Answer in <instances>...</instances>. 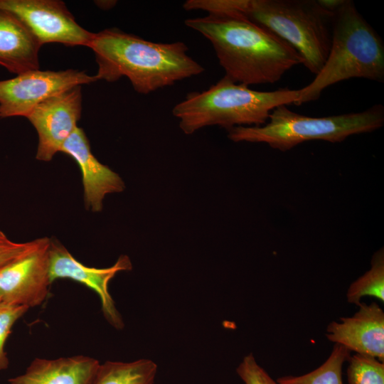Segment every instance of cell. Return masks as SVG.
<instances>
[{
    "instance_id": "cb8c5ba5",
    "label": "cell",
    "mask_w": 384,
    "mask_h": 384,
    "mask_svg": "<svg viewBox=\"0 0 384 384\" xmlns=\"http://www.w3.org/2000/svg\"><path fill=\"white\" fill-rule=\"evenodd\" d=\"M2 301V299H1V293H0V302Z\"/></svg>"
},
{
    "instance_id": "8fae6325",
    "label": "cell",
    "mask_w": 384,
    "mask_h": 384,
    "mask_svg": "<svg viewBox=\"0 0 384 384\" xmlns=\"http://www.w3.org/2000/svg\"><path fill=\"white\" fill-rule=\"evenodd\" d=\"M131 269L132 263L127 255H121L115 264L110 267H87L78 261L63 245L58 242L50 241V277L51 282L57 279H70L95 291L100 298L105 319L117 329H122L124 322L108 291V284L117 272Z\"/></svg>"
},
{
    "instance_id": "ffe728a7",
    "label": "cell",
    "mask_w": 384,
    "mask_h": 384,
    "mask_svg": "<svg viewBox=\"0 0 384 384\" xmlns=\"http://www.w3.org/2000/svg\"><path fill=\"white\" fill-rule=\"evenodd\" d=\"M248 0H188L184 9L204 10L208 14L242 16L247 6Z\"/></svg>"
},
{
    "instance_id": "2e32d148",
    "label": "cell",
    "mask_w": 384,
    "mask_h": 384,
    "mask_svg": "<svg viewBox=\"0 0 384 384\" xmlns=\"http://www.w3.org/2000/svg\"><path fill=\"white\" fill-rule=\"evenodd\" d=\"M157 365L149 359L100 364L92 384H154Z\"/></svg>"
},
{
    "instance_id": "d6986e66",
    "label": "cell",
    "mask_w": 384,
    "mask_h": 384,
    "mask_svg": "<svg viewBox=\"0 0 384 384\" xmlns=\"http://www.w3.org/2000/svg\"><path fill=\"white\" fill-rule=\"evenodd\" d=\"M348 384H384V362L358 353L348 360Z\"/></svg>"
},
{
    "instance_id": "277c9868",
    "label": "cell",
    "mask_w": 384,
    "mask_h": 384,
    "mask_svg": "<svg viewBox=\"0 0 384 384\" xmlns=\"http://www.w3.org/2000/svg\"><path fill=\"white\" fill-rule=\"evenodd\" d=\"M351 78L384 81V45L353 2L343 0L334 13L325 63L314 79L299 89L294 104L314 101L328 87Z\"/></svg>"
},
{
    "instance_id": "44dd1931",
    "label": "cell",
    "mask_w": 384,
    "mask_h": 384,
    "mask_svg": "<svg viewBox=\"0 0 384 384\" xmlns=\"http://www.w3.org/2000/svg\"><path fill=\"white\" fill-rule=\"evenodd\" d=\"M28 309L25 306L0 302V370H6L9 365L4 345L11 327Z\"/></svg>"
},
{
    "instance_id": "7c38bea8",
    "label": "cell",
    "mask_w": 384,
    "mask_h": 384,
    "mask_svg": "<svg viewBox=\"0 0 384 384\" xmlns=\"http://www.w3.org/2000/svg\"><path fill=\"white\" fill-rule=\"evenodd\" d=\"M351 316L341 317L326 328L330 341L341 345L350 352L374 357L384 362V312L375 302H361Z\"/></svg>"
},
{
    "instance_id": "6da1fadb",
    "label": "cell",
    "mask_w": 384,
    "mask_h": 384,
    "mask_svg": "<svg viewBox=\"0 0 384 384\" xmlns=\"http://www.w3.org/2000/svg\"><path fill=\"white\" fill-rule=\"evenodd\" d=\"M185 24L211 43L225 76L237 83H274L303 63L290 44L245 16L208 14Z\"/></svg>"
},
{
    "instance_id": "30bf717a",
    "label": "cell",
    "mask_w": 384,
    "mask_h": 384,
    "mask_svg": "<svg viewBox=\"0 0 384 384\" xmlns=\"http://www.w3.org/2000/svg\"><path fill=\"white\" fill-rule=\"evenodd\" d=\"M50 241L45 237L37 249L0 269L2 301L28 308L37 306L44 302L52 283Z\"/></svg>"
},
{
    "instance_id": "e0dca14e",
    "label": "cell",
    "mask_w": 384,
    "mask_h": 384,
    "mask_svg": "<svg viewBox=\"0 0 384 384\" xmlns=\"http://www.w3.org/2000/svg\"><path fill=\"white\" fill-rule=\"evenodd\" d=\"M351 352L334 343L330 356L319 367L301 375H284L277 379L278 384H343L342 369Z\"/></svg>"
},
{
    "instance_id": "7402d4cb",
    "label": "cell",
    "mask_w": 384,
    "mask_h": 384,
    "mask_svg": "<svg viewBox=\"0 0 384 384\" xmlns=\"http://www.w3.org/2000/svg\"><path fill=\"white\" fill-rule=\"evenodd\" d=\"M43 240L44 238H41L26 242H16L0 230V269L37 249Z\"/></svg>"
},
{
    "instance_id": "3957f363",
    "label": "cell",
    "mask_w": 384,
    "mask_h": 384,
    "mask_svg": "<svg viewBox=\"0 0 384 384\" xmlns=\"http://www.w3.org/2000/svg\"><path fill=\"white\" fill-rule=\"evenodd\" d=\"M299 96V90L257 91L224 76L206 90L188 94L172 113L186 134L210 125L228 131L235 127L262 126L274 109L294 104Z\"/></svg>"
},
{
    "instance_id": "603a6c76",
    "label": "cell",
    "mask_w": 384,
    "mask_h": 384,
    "mask_svg": "<svg viewBox=\"0 0 384 384\" xmlns=\"http://www.w3.org/2000/svg\"><path fill=\"white\" fill-rule=\"evenodd\" d=\"M245 384H278L269 373L260 366L252 353L245 356L236 369Z\"/></svg>"
},
{
    "instance_id": "9c48e42d",
    "label": "cell",
    "mask_w": 384,
    "mask_h": 384,
    "mask_svg": "<svg viewBox=\"0 0 384 384\" xmlns=\"http://www.w3.org/2000/svg\"><path fill=\"white\" fill-rule=\"evenodd\" d=\"M81 112L79 85L48 98L26 117L38 135V160L49 161L60 151L64 142L78 127Z\"/></svg>"
},
{
    "instance_id": "5bb4252c",
    "label": "cell",
    "mask_w": 384,
    "mask_h": 384,
    "mask_svg": "<svg viewBox=\"0 0 384 384\" xmlns=\"http://www.w3.org/2000/svg\"><path fill=\"white\" fill-rule=\"evenodd\" d=\"M100 362L82 355L55 359L36 358L10 384H92Z\"/></svg>"
},
{
    "instance_id": "ba28073f",
    "label": "cell",
    "mask_w": 384,
    "mask_h": 384,
    "mask_svg": "<svg viewBox=\"0 0 384 384\" xmlns=\"http://www.w3.org/2000/svg\"><path fill=\"white\" fill-rule=\"evenodd\" d=\"M0 9L17 16L41 45L88 46L94 33L76 21L65 4L58 0H0Z\"/></svg>"
},
{
    "instance_id": "4fadbf2b",
    "label": "cell",
    "mask_w": 384,
    "mask_h": 384,
    "mask_svg": "<svg viewBox=\"0 0 384 384\" xmlns=\"http://www.w3.org/2000/svg\"><path fill=\"white\" fill-rule=\"evenodd\" d=\"M60 152L70 156L80 166L87 209L101 211L102 200L107 194L122 192L124 189V183L120 176L92 154L89 141L81 128L75 129L63 144Z\"/></svg>"
},
{
    "instance_id": "7a4b0ae2",
    "label": "cell",
    "mask_w": 384,
    "mask_h": 384,
    "mask_svg": "<svg viewBox=\"0 0 384 384\" xmlns=\"http://www.w3.org/2000/svg\"><path fill=\"white\" fill-rule=\"evenodd\" d=\"M98 65L97 80L114 82L127 77L138 93L147 95L202 73L183 42L156 43L118 28L94 33L87 46Z\"/></svg>"
},
{
    "instance_id": "ac0fdd59",
    "label": "cell",
    "mask_w": 384,
    "mask_h": 384,
    "mask_svg": "<svg viewBox=\"0 0 384 384\" xmlns=\"http://www.w3.org/2000/svg\"><path fill=\"white\" fill-rule=\"evenodd\" d=\"M371 267L353 282L346 292L347 302L358 305L366 296L384 302V250H378L373 256Z\"/></svg>"
},
{
    "instance_id": "5b68a950",
    "label": "cell",
    "mask_w": 384,
    "mask_h": 384,
    "mask_svg": "<svg viewBox=\"0 0 384 384\" xmlns=\"http://www.w3.org/2000/svg\"><path fill=\"white\" fill-rule=\"evenodd\" d=\"M384 107L376 105L353 113L312 117L296 113L282 105L274 109L259 127H235L228 130L235 142H260L281 151L312 140L336 143L350 136L371 132L383 127Z\"/></svg>"
},
{
    "instance_id": "52a82bcc",
    "label": "cell",
    "mask_w": 384,
    "mask_h": 384,
    "mask_svg": "<svg viewBox=\"0 0 384 384\" xmlns=\"http://www.w3.org/2000/svg\"><path fill=\"white\" fill-rule=\"evenodd\" d=\"M97 81L77 70H31L0 80V119L26 117L40 103L65 90Z\"/></svg>"
},
{
    "instance_id": "9a60e30c",
    "label": "cell",
    "mask_w": 384,
    "mask_h": 384,
    "mask_svg": "<svg viewBox=\"0 0 384 384\" xmlns=\"http://www.w3.org/2000/svg\"><path fill=\"white\" fill-rule=\"evenodd\" d=\"M41 44L14 14L0 9V65L17 75L39 69Z\"/></svg>"
},
{
    "instance_id": "8992f818",
    "label": "cell",
    "mask_w": 384,
    "mask_h": 384,
    "mask_svg": "<svg viewBox=\"0 0 384 384\" xmlns=\"http://www.w3.org/2000/svg\"><path fill=\"white\" fill-rule=\"evenodd\" d=\"M334 13L318 0H248L244 16L290 44L316 75L329 53Z\"/></svg>"
}]
</instances>
